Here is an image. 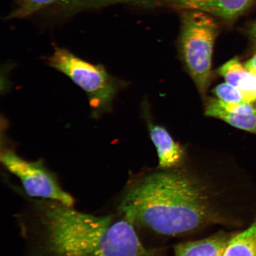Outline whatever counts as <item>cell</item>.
I'll return each mask as SVG.
<instances>
[{
	"instance_id": "52a82bcc",
	"label": "cell",
	"mask_w": 256,
	"mask_h": 256,
	"mask_svg": "<svg viewBox=\"0 0 256 256\" xmlns=\"http://www.w3.org/2000/svg\"><path fill=\"white\" fill-rule=\"evenodd\" d=\"M204 114L238 129L256 134V105L254 104L248 102L229 104L210 98L207 102Z\"/></svg>"
},
{
	"instance_id": "30bf717a",
	"label": "cell",
	"mask_w": 256,
	"mask_h": 256,
	"mask_svg": "<svg viewBox=\"0 0 256 256\" xmlns=\"http://www.w3.org/2000/svg\"><path fill=\"white\" fill-rule=\"evenodd\" d=\"M229 238L223 234L198 241L182 243L175 249V256H222Z\"/></svg>"
},
{
	"instance_id": "3957f363",
	"label": "cell",
	"mask_w": 256,
	"mask_h": 256,
	"mask_svg": "<svg viewBox=\"0 0 256 256\" xmlns=\"http://www.w3.org/2000/svg\"><path fill=\"white\" fill-rule=\"evenodd\" d=\"M48 64L68 76L86 92L94 119L110 113L118 92L126 86L110 74L103 65L89 62L65 48L56 47Z\"/></svg>"
},
{
	"instance_id": "8992f818",
	"label": "cell",
	"mask_w": 256,
	"mask_h": 256,
	"mask_svg": "<svg viewBox=\"0 0 256 256\" xmlns=\"http://www.w3.org/2000/svg\"><path fill=\"white\" fill-rule=\"evenodd\" d=\"M255 0H101L103 5L126 4L146 8H166L206 12L226 22L239 17Z\"/></svg>"
},
{
	"instance_id": "7c38bea8",
	"label": "cell",
	"mask_w": 256,
	"mask_h": 256,
	"mask_svg": "<svg viewBox=\"0 0 256 256\" xmlns=\"http://www.w3.org/2000/svg\"><path fill=\"white\" fill-rule=\"evenodd\" d=\"M62 0H18L17 6L8 16L9 19H22L33 15Z\"/></svg>"
},
{
	"instance_id": "ba28073f",
	"label": "cell",
	"mask_w": 256,
	"mask_h": 256,
	"mask_svg": "<svg viewBox=\"0 0 256 256\" xmlns=\"http://www.w3.org/2000/svg\"><path fill=\"white\" fill-rule=\"evenodd\" d=\"M218 72L242 92L246 102L256 105V76L249 72L238 58L224 64Z\"/></svg>"
},
{
	"instance_id": "277c9868",
	"label": "cell",
	"mask_w": 256,
	"mask_h": 256,
	"mask_svg": "<svg viewBox=\"0 0 256 256\" xmlns=\"http://www.w3.org/2000/svg\"><path fill=\"white\" fill-rule=\"evenodd\" d=\"M180 14L178 44L182 60L198 89L204 95L210 85L218 25L215 18L206 12L185 10Z\"/></svg>"
},
{
	"instance_id": "9c48e42d",
	"label": "cell",
	"mask_w": 256,
	"mask_h": 256,
	"mask_svg": "<svg viewBox=\"0 0 256 256\" xmlns=\"http://www.w3.org/2000/svg\"><path fill=\"white\" fill-rule=\"evenodd\" d=\"M150 137L158 151L159 167L168 168L180 164L184 156L182 146L176 142L165 128L150 124Z\"/></svg>"
},
{
	"instance_id": "4fadbf2b",
	"label": "cell",
	"mask_w": 256,
	"mask_h": 256,
	"mask_svg": "<svg viewBox=\"0 0 256 256\" xmlns=\"http://www.w3.org/2000/svg\"><path fill=\"white\" fill-rule=\"evenodd\" d=\"M213 92L218 98L226 103L241 104L248 102L238 88L226 82L217 85L213 90Z\"/></svg>"
},
{
	"instance_id": "6da1fadb",
	"label": "cell",
	"mask_w": 256,
	"mask_h": 256,
	"mask_svg": "<svg viewBox=\"0 0 256 256\" xmlns=\"http://www.w3.org/2000/svg\"><path fill=\"white\" fill-rule=\"evenodd\" d=\"M30 209L22 228L30 256H154L124 218L96 216L44 200H34Z\"/></svg>"
},
{
	"instance_id": "8fae6325",
	"label": "cell",
	"mask_w": 256,
	"mask_h": 256,
	"mask_svg": "<svg viewBox=\"0 0 256 256\" xmlns=\"http://www.w3.org/2000/svg\"><path fill=\"white\" fill-rule=\"evenodd\" d=\"M222 256H256V222L229 239Z\"/></svg>"
},
{
	"instance_id": "7a4b0ae2",
	"label": "cell",
	"mask_w": 256,
	"mask_h": 256,
	"mask_svg": "<svg viewBox=\"0 0 256 256\" xmlns=\"http://www.w3.org/2000/svg\"><path fill=\"white\" fill-rule=\"evenodd\" d=\"M118 212L162 234L176 235L202 225L210 216L209 200L196 182L178 172H156L124 194Z\"/></svg>"
},
{
	"instance_id": "9a60e30c",
	"label": "cell",
	"mask_w": 256,
	"mask_h": 256,
	"mask_svg": "<svg viewBox=\"0 0 256 256\" xmlns=\"http://www.w3.org/2000/svg\"><path fill=\"white\" fill-rule=\"evenodd\" d=\"M250 35L252 40L256 44V23L252 26L250 31Z\"/></svg>"
},
{
	"instance_id": "5b68a950",
	"label": "cell",
	"mask_w": 256,
	"mask_h": 256,
	"mask_svg": "<svg viewBox=\"0 0 256 256\" xmlns=\"http://www.w3.org/2000/svg\"><path fill=\"white\" fill-rule=\"evenodd\" d=\"M0 159L4 168L19 179L28 196L73 206L74 199L64 190L42 160L28 161L9 147L2 148Z\"/></svg>"
},
{
	"instance_id": "5bb4252c",
	"label": "cell",
	"mask_w": 256,
	"mask_h": 256,
	"mask_svg": "<svg viewBox=\"0 0 256 256\" xmlns=\"http://www.w3.org/2000/svg\"><path fill=\"white\" fill-rule=\"evenodd\" d=\"M244 66L249 72L256 76V54L252 56V58L248 60L247 62L245 63Z\"/></svg>"
}]
</instances>
